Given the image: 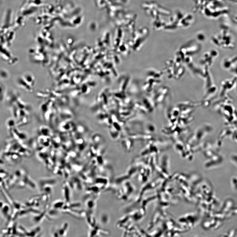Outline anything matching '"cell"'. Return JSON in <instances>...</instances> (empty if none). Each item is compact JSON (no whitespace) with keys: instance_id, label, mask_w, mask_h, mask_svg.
<instances>
[{"instance_id":"cell-1","label":"cell","mask_w":237,"mask_h":237,"mask_svg":"<svg viewBox=\"0 0 237 237\" xmlns=\"http://www.w3.org/2000/svg\"><path fill=\"white\" fill-rule=\"evenodd\" d=\"M57 181L55 179H50L42 180L40 181L39 185L42 189V187L49 185H53L56 184Z\"/></svg>"},{"instance_id":"cell-2","label":"cell","mask_w":237,"mask_h":237,"mask_svg":"<svg viewBox=\"0 0 237 237\" xmlns=\"http://www.w3.org/2000/svg\"><path fill=\"white\" fill-rule=\"evenodd\" d=\"M64 192L65 197L67 202H70V191L69 187L67 185L64 187Z\"/></svg>"},{"instance_id":"cell-3","label":"cell","mask_w":237,"mask_h":237,"mask_svg":"<svg viewBox=\"0 0 237 237\" xmlns=\"http://www.w3.org/2000/svg\"><path fill=\"white\" fill-rule=\"evenodd\" d=\"M68 224L67 223H66L64 224L63 227L61 228L58 232V234L60 236H63L64 235L65 232L67 228Z\"/></svg>"},{"instance_id":"cell-4","label":"cell","mask_w":237,"mask_h":237,"mask_svg":"<svg viewBox=\"0 0 237 237\" xmlns=\"http://www.w3.org/2000/svg\"><path fill=\"white\" fill-rule=\"evenodd\" d=\"M64 203L62 201H58V202L55 203L53 204V207L55 209H61L64 206Z\"/></svg>"}]
</instances>
